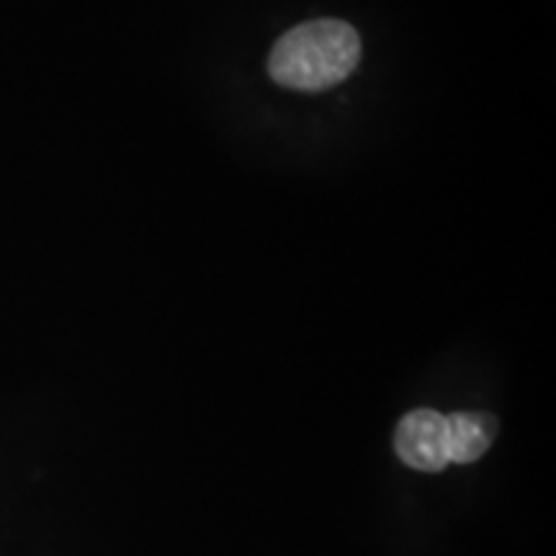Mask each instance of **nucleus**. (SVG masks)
<instances>
[{"instance_id":"1","label":"nucleus","mask_w":556,"mask_h":556,"mask_svg":"<svg viewBox=\"0 0 556 556\" xmlns=\"http://www.w3.org/2000/svg\"><path fill=\"white\" fill-rule=\"evenodd\" d=\"M361 62V37L351 24L319 18L296 26L276 41L268 73L278 86L317 93L343 83Z\"/></svg>"},{"instance_id":"2","label":"nucleus","mask_w":556,"mask_h":556,"mask_svg":"<svg viewBox=\"0 0 556 556\" xmlns=\"http://www.w3.org/2000/svg\"><path fill=\"white\" fill-rule=\"evenodd\" d=\"M394 448L407 467L417 471H441L448 467L446 417L435 409H413L405 415L394 435Z\"/></svg>"},{"instance_id":"3","label":"nucleus","mask_w":556,"mask_h":556,"mask_svg":"<svg viewBox=\"0 0 556 556\" xmlns=\"http://www.w3.org/2000/svg\"><path fill=\"white\" fill-rule=\"evenodd\" d=\"M497 433V420L486 413H454L446 417L448 462L471 464L486 454Z\"/></svg>"}]
</instances>
